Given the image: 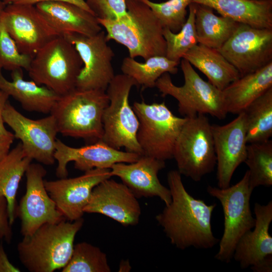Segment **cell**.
<instances>
[{"instance_id":"obj_17","label":"cell","mask_w":272,"mask_h":272,"mask_svg":"<svg viewBox=\"0 0 272 272\" xmlns=\"http://www.w3.org/2000/svg\"><path fill=\"white\" fill-rule=\"evenodd\" d=\"M218 187L226 188L235 170L244 162L247 154L246 125L244 112L223 125L212 124Z\"/></svg>"},{"instance_id":"obj_11","label":"cell","mask_w":272,"mask_h":272,"mask_svg":"<svg viewBox=\"0 0 272 272\" xmlns=\"http://www.w3.org/2000/svg\"><path fill=\"white\" fill-rule=\"evenodd\" d=\"M63 36L74 45L83 62L76 88L106 91L115 75L112 63L115 54L105 32L93 36L74 33Z\"/></svg>"},{"instance_id":"obj_16","label":"cell","mask_w":272,"mask_h":272,"mask_svg":"<svg viewBox=\"0 0 272 272\" xmlns=\"http://www.w3.org/2000/svg\"><path fill=\"white\" fill-rule=\"evenodd\" d=\"M254 229L244 234L238 241L233 258L241 268L254 272L272 271V237L269 232L272 221V201L265 205L256 202Z\"/></svg>"},{"instance_id":"obj_18","label":"cell","mask_w":272,"mask_h":272,"mask_svg":"<svg viewBox=\"0 0 272 272\" xmlns=\"http://www.w3.org/2000/svg\"><path fill=\"white\" fill-rule=\"evenodd\" d=\"M111 176L110 169L95 168L76 177L44 180V185L64 217L74 221L82 218L93 188Z\"/></svg>"},{"instance_id":"obj_4","label":"cell","mask_w":272,"mask_h":272,"mask_svg":"<svg viewBox=\"0 0 272 272\" xmlns=\"http://www.w3.org/2000/svg\"><path fill=\"white\" fill-rule=\"evenodd\" d=\"M109 102L105 91L76 88L60 96L50 114L58 133L94 143L102 138V116Z\"/></svg>"},{"instance_id":"obj_2","label":"cell","mask_w":272,"mask_h":272,"mask_svg":"<svg viewBox=\"0 0 272 272\" xmlns=\"http://www.w3.org/2000/svg\"><path fill=\"white\" fill-rule=\"evenodd\" d=\"M127 14L118 20L98 18L106 31L107 41L113 40L127 48L129 56L145 60L166 56L163 28L151 9L141 0H125Z\"/></svg>"},{"instance_id":"obj_19","label":"cell","mask_w":272,"mask_h":272,"mask_svg":"<svg viewBox=\"0 0 272 272\" xmlns=\"http://www.w3.org/2000/svg\"><path fill=\"white\" fill-rule=\"evenodd\" d=\"M141 155L114 149L101 141L79 148L67 146L56 139L54 157L57 162L56 175L59 178L67 177V164L74 162L75 168L86 172L95 168L110 169L117 163H132Z\"/></svg>"},{"instance_id":"obj_28","label":"cell","mask_w":272,"mask_h":272,"mask_svg":"<svg viewBox=\"0 0 272 272\" xmlns=\"http://www.w3.org/2000/svg\"><path fill=\"white\" fill-rule=\"evenodd\" d=\"M193 3L198 43L219 49L234 33L240 23L227 17L216 15L213 10L209 7Z\"/></svg>"},{"instance_id":"obj_35","label":"cell","mask_w":272,"mask_h":272,"mask_svg":"<svg viewBox=\"0 0 272 272\" xmlns=\"http://www.w3.org/2000/svg\"><path fill=\"white\" fill-rule=\"evenodd\" d=\"M0 8V67L12 71L24 69L28 71L32 57L21 53L5 27Z\"/></svg>"},{"instance_id":"obj_32","label":"cell","mask_w":272,"mask_h":272,"mask_svg":"<svg viewBox=\"0 0 272 272\" xmlns=\"http://www.w3.org/2000/svg\"><path fill=\"white\" fill-rule=\"evenodd\" d=\"M62 272H110L106 254L86 242L74 245L72 256Z\"/></svg>"},{"instance_id":"obj_34","label":"cell","mask_w":272,"mask_h":272,"mask_svg":"<svg viewBox=\"0 0 272 272\" xmlns=\"http://www.w3.org/2000/svg\"><path fill=\"white\" fill-rule=\"evenodd\" d=\"M151 9L163 28L173 33L180 30L186 21L187 7L192 0H168L157 3L150 0H141Z\"/></svg>"},{"instance_id":"obj_1","label":"cell","mask_w":272,"mask_h":272,"mask_svg":"<svg viewBox=\"0 0 272 272\" xmlns=\"http://www.w3.org/2000/svg\"><path fill=\"white\" fill-rule=\"evenodd\" d=\"M167 182L171 201L156 216L171 243L184 250L193 247L209 249L219 240L212 231L211 220L216 204L207 205L186 190L178 170H171Z\"/></svg>"},{"instance_id":"obj_12","label":"cell","mask_w":272,"mask_h":272,"mask_svg":"<svg viewBox=\"0 0 272 272\" xmlns=\"http://www.w3.org/2000/svg\"><path fill=\"white\" fill-rule=\"evenodd\" d=\"M3 119L13 130L15 138L21 141L27 156L44 165L54 163L56 137L58 130L55 119L51 114L32 119L21 114L8 101L3 112Z\"/></svg>"},{"instance_id":"obj_36","label":"cell","mask_w":272,"mask_h":272,"mask_svg":"<svg viewBox=\"0 0 272 272\" xmlns=\"http://www.w3.org/2000/svg\"><path fill=\"white\" fill-rule=\"evenodd\" d=\"M87 5L99 19L118 20L127 14L125 0H86Z\"/></svg>"},{"instance_id":"obj_38","label":"cell","mask_w":272,"mask_h":272,"mask_svg":"<svg viewBox=\"0 0 272 272\" xmlns=\"http://www.w3.org/2000/svg\"><path fill=\"white\" fill-rule=\"evenodd\" d=\"M52 1H61L70 3L84 9L94 15L85 0H3V2L5 5L12 4L35 5L41 2Z\"/></svg>"},{"instance_id":"obj_15","label":"cell","mask_w":272,"mask_h":272,"mask_svg":"<svg viewBox=\"0 0 272 272\" xmlns=\"http://www.w3.org/2000/svg\"><path fill=\"white\" fill-rule=\"evenodd\" d=\"M1 15L19 51L33 57L46 44L59 36L35 5L8 4Z\"/></svg>"},{"instance_id":"obj_41","label":"cell","mask_w":272,"mask_h":272,"mask_svg":"<svg viewBox=\"0 0 272 272\" xmlns=\"http://www.w3.org/2000/svg\"><path fill=\"white\" fill-rule=\"evenodd\" d=\"M9 96L4 92L0 90V134L7 135L11 132L8 131L4 125L3 112L7 103L8 102Z\"/></svg>"},{"instance_id":"obj_29","label":"cell","mask_w":272,"mask_h":272,"mask_svg":"<svg viewBox=\"0 0 272 272\" xmlns=\"http://www.w3.org/2000/svg\"><path fill=\"white\" fill-rule=\"evenodd\" d=\"M245 115L247 144L263 142L272 137V87L251 102Z\"/></svg>"},{"instance_id":"obj_9","label":"cell","mask_w":272,"mask_h":272,"mask_svg":"<svg viewBox=\"0 0 272 272\" xmlns=\"http://www.w3.org/2000/svg\"><path fill=\"white\" fill-rule=\"evenodd\" d=\"M208 193L220 202L224 213V232L219 241V248L215 258L226 263L230 262L236 245L241 236L254 227L250 200L252 191L249 185L247 170L236 184L226 188L209 185Z\"/></svg>"},{"instance_id":"obj_27","label":"cell","mask_w":272,"mask_h":272,"mask_svg":"<svg viewBox=\"0 0 272 272\" xmlns=\"http://www.w3.org/2000/svg\"><path fill=\"white\" fill-rule=\"evenodd\" d=\"M32 161L19 142L0 161V196L5 197L7 200L12 226L16 216V194L19 183Z\"/></svg>"},{"instance_id":"obj_13","label":"cell","mask_w":272,"mask_h":272,"mask_svg":"<svg viewBox=\"0 0 272 272\" xmlns=\"http://www.w3.org/2000/svg\"><path fill=\"white\" fill-rule=\"evenodd\" d=\"M218 50L241 77L272 62V29L241 24Z\"/></svg>"},{"instance_id":"obj_21","label":"cell","mask_w":272,"mask_h":272,"mask_svg":"<svg viewBox=\"0 0 272 272\" xmlns=\"http://www.w3.org/2000/svg\"><path fill=\"white\" fill-rule=\"evenodd\" d=\"M165 167V161L141 155L134 162L113 164L110 171L112 176L119 177L137 198L157 196L168 205L171 201L170 189L161 184L158 176Z\"/></svg>"},{"instance_id":"obj_26","label":"cell","mask_w":272,"mask_h":272,"mask_svg":"<svg viewBox=\"0 0 272 272\" xmlns=\"http://www.w3.org/2000/svg\"><path fill=\"white\" fill-rule=\"evenodd\" d=\"M202 72L208 82L222 91L241 76L218 49L197 44L183 56Z\"/></svg>"},{"instance_id":"obj_7","label":"cell","mask_w":272,"mask_h":272,"mask_svg":"<svg viewBox=\"0 0 272 272\" xmlns=\"http://www.w3.org/2000/svg\"><path fill=\"white\" fill-rule=\"evenodd\" d=\"M138 86L136 82L125 74L115 75L106 90L109 104L102 116L103 134L100 141L117 150L142 155L137 134L138 118L129 102L131 88Z\"/></svg>"},{"instance_id":"obj_40","label":"cell","mask_w":272,"mask_h":272,"mask_svg":"<svg viewBox=\"0 0 272 272\" xmlns=\"http://www.w3.org/2000/svg\"><path fill=\"white\" fill-rule=\"evenodd\" d=\"M15 137L12 132L9 134H0V161L8 154Z\"/></svg>"},{"instance_id":"obj_30","label":"cell","mask_w":272,"mask_h":272,"mask_svg":"<svg viewBox=\"0 0 272 272\" xmlns=\"http://www.w3.org/2000/svg\"><path fill=\"white\" fill-rule=\"evenodd\" d=\"M144 62L137 61L129 56L123 58L121 65L122 74L129 76L143 88L155 87L157 80L164 74H176L179 63L166 56H151Z\"/></svg>"},{"instance_id":"obj_39","label":"cell","mask_w":272,"mask_h":272,"mask_svg":"<svg viewBox=\"0 0 272 272\" xmlns=\"http://www.w3.org/2000/svg\"><path fill=\"white\" fill-rule=\"evenodd\" d=\"M20 269L9 261L2 241H0V272H20Z\"/></svg>"},{"instance_id":"obj_14","label":"cell","mask_w":272,"mask_h":272,"mask_svg":"<svg viewBox=\"0 0 272 272\" xmlns=\"http://www.w3.org/2000/svg\"><path fill=\"white\" fill-rule=\"evenodd\" d=\"M46 173L41 164L36 163H31L25 172L26 192L16 210L23 236L32 235L44 224L57 223L65 219L45 188Z\"/></svg>"},{"instance_id":"obj_33","label":"cell","mask_w":272,"mask_h":272,"mask_svg":"<svg viewBox=\"0 0 272 272\" xmlns=\"http://www.w3.org/2000/svg\"><path fill=\"white\" fill-rule=\"evenodd\" d=\"M189 13L186 21L179 31L173 33L164 28L163 35L166 43V56L180 63L183 55L198 44L195 25V8L193 3L188 6Z\"/></svg>"},{"instance_id":"obj_25","label":"cell","mask_w":272,"mask_h":272,"mask_svg":"<svg viewBox=\"0 0 272 272\" xmlns=\"http://www.w3.org/2000/svg\"><path fill=\"white\" fill-rule=\"evenodd\" d=\"M272 87V62L230 83L222 90L227 113L238 114Z\"/></svg>"},{"instance_id":"obj_10","label":"cell","mask_w":272,"mask_h":272,"mask_svg":"<svg viewBox=\"0 0 272 272\" xmlns=\"http://www.w3.org/2000/svg\"><path fill=\"white\" fill-rule=\"evenodd\" d=\"M173 158L181 175L198 182L216 165L212 124L205 114L186 118L176 141Z\"/></svg>"},{"instance_id":"obj_43","label":"cell","mask_w":272,"mask_h":272,"mask_svg":"<svg viewBox=\"0 0 272 272\" xmlns=\"http://www.w3.org/2000/svg\"><path fill=\"white\" fill-rule=\"evenodd\" d=\"M6 5L4 4L3 1L0 0V8L5 7Z\"/></svg>"},{"instance_id":"obj_23","label":"cell","mask_w":272,"mask_h":272,"mask_svg":"<svg viewBox=\"0 0 272 272\" xmlns=\"http://www.w3.org/2000/svg\"><path fill=\"white\" fill-rule=\"evenodd\" d=\"M2 69L0 67V90L18 101L25 110L51 113L60 96L45 86L25 80L22 69L11 71V81L4 77Z\"/></svg>"},{"instance_id":"obj_20","label":"cell","mask_w":272,"mask_h":272,"mask_svg":"<svg viewBox=\"0 0 272 272\" xmlns=\"http://www.w3.org/2000/svg\"><path fill=\"white\" fill-rule=\"evenodd\" d=\"M84 212L105 215L123 226L137 225L142 213L137 198L128 187L110 178L93 188Z\"/></svg>"},{"instance_id":"obj_5","label":"cell","mask_w":272,"mask_h":272,"mask_svg":"<svg viewBox=\"0 0 272 272\" xmlns=\"http://www.w3.org/2000/svg\"><path fill=\"white\" fill-rule=\"evenodd\" d=\"M83 62L75 46L62 36L54 38L33 57L28 70L30 78L59 96L76 88Z\"/></svg>"},{"instance_id":"obj_6","label":"cell","mask_w":272,"mask_h":272,"mask_svg":"<svg viewBox=\"0 0 272 272\" xmlns=\"http://www.w3.org/2000/svg\"><path fill=\"white\" fill-rule=\"evenodd\" d=\"M180 63L184 84L176 86L170 74L166 73L156 82L155 87L161 95L175 98L178 102V111L183 117L209 114L219 119H224L228 113L222 91L203 80L186 59L182 58Z\"/></svg>"},{"instance_id":"obj_24","label":"cell","mask_w":272,"mask_h":272,"mask_svg":"<svg viewBox=\"0 0 272 272\" xmlns=\"http://www.w3.org/2000/svg\"><path fill=\"white\" fill-rule=\"evenodd\" d=\"M221 16L258 28L272 29V0H192Z\"/></svg>"},{"instance_id":"obj_31","label":"cell","mask_w":272,"mask_h":272,"mask_svg":"<svg viewBox=\"0 0 272 272\" xmlns=\"http://www.w3.org/2000/svg\"><path fill=\"white\" fill-rule=\"evenodd\" d=\"M248 167L249 185L253 191L259 186L272 185V141L248 144L244 161Z\"/></svg>"},{"instance_id":"obj_42","label":"cell","mask_w":272,"mask_h":272,"mask_svg":"<svg viewBox=\"0 0 272 272\" xmlns=\"http://www.w3.org/2000/svg\"><path fill=\"white\" fill-rule=\"evenodd\" d=\"M130 269L131 266L128 260H123L120 262L119 267V271H129Z\"/></svg>"},{"instance_id":"obj_3","label":"cell","mask_w":272,"mask_h":272,"mask_svg":"<svg viewBox=\"0 0 272 272\" xmlns=\"http://www.w3.org/2000/svg\"><path fill=\"white\" fill-rule=\"evenodd\" d=\"M83 218L46 223L32 235L24 236L17 245L19 259L31 272H52L62 269L69 261L77 233L83 227Z\"/></svg>"},{"instance_id":"obj_22","label":"cell","mask_w":272,"mask_h":272,"mask_svg":"<svg viewBox=\"0 0 272 272\" xmlns=\"http://www.w3.org/2000/svg\"><path fill=\"white\" fill-rule=\"evenodd\" d=\"M35 6L59 36L74 33L93 36L102 30L95 15L75 4L52 1Z\"/></svg>"},{"instance_id":"obj_8","label":"cell","mask_w":272,"mask_h":272,"mask_svg":"<svg viewBox=\"0 0 272 272\" xmlns=\"http://www.w3.org/2000/svg\"><path fill=\"white\" fill-rule=\"evenodd\" d=\"M132 108L139 121L137 139L142 155L165 161L173 158L175 145L185 117L175 115L165 102H134Z\"/></svg>"},{"instance_id":"obj_37","label":"cell","mask_w":272,"mask_h":272,"mask_svg":"<svg viewBox=\"0 0 272 272\" xmlns=\"http://www.w3.org/2000/svg\"><path fill=\"white\" fill-rule=\"evenodd\" d=\"M9 221L8 202L6 198L0 196V241L3 239L10 243L12 237V230Z\"/></svg>"}]
</instances>
